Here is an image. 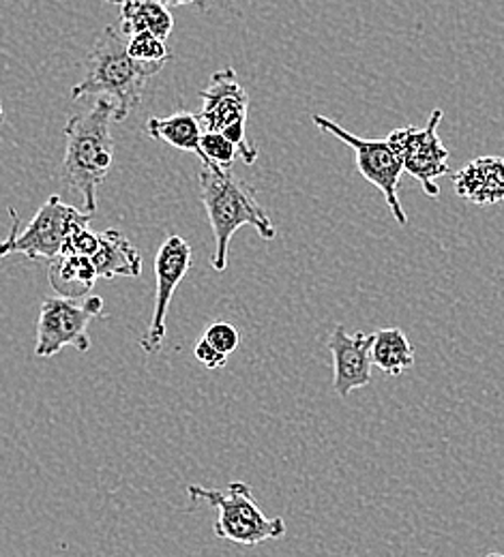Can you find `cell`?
Wrapping results in <instances>:
<instances>
[{
    "label": "cell",
    "mask_w": 504,
    "mask_h": 557,
    "mask_svg": "<svg viewBox=\"0 0 504 557\" xmlns=\"http://www.w3.org/2000/svg\"><path fill=\"white\" fill-rule=\"evenodd\" d=\"M116 121V103L97 97L90 110L72 116L65 125L63 183L82 196L84 210H97V189L108 178L114 157V138L110 125Z\"/></svg>",
    "instance_id": "6da1fadb"
},
{
    "label": "cell",
    "mask_w": 504,
    "mask_h": 557,
    "mask_svg": "<svg viewBox=\"0 0 504 557\" xmlns=\"http://www.w3.org/2000/svg\"><path fill=\"white\" fill-rule=\"evenodd\" d=\"M84 77L72 90L73 101L84 97H108L116 103V123L125 121L143 103V92L161 65H145L130 57L127 44L114 26H106L84 63Z\"/></svg>",
    "instance_id": "7a4b0ae2"
},
{
    "label": "cell",
    "mask_w": 504,
    "mask_h": 557,
    "mask_svg": "<svg viewBox=\"0 0 504 557\" xmlns=\"http://www.w3.org/2000/svg\"><path fill=\"white\" fill-rule=\"evenodd\" d=\"M200 196L216 238L213 269L223 273L228 269V247L232 236L243 227L251 225L265 240H273L278 230L258 202L256 191L238 181L232 170H223L211 163H202L200 170Z\"/></svg>",
    "instance_id": "3957f363"
},
{
    "label": "cell",
    "mask_w": 504,
    "mask_h": 557,
    "mask_svg": "<svg viewBox=\"0 0 504 557\" xmlns=\"http://www.w3.org/2000/svg\"><path fill=\"white\" fill-rule=\"evenodd\" d=\"M187 495L194 506L209 504L219 512L216 536L221 541L251 547L286 534L284 519L267 517L254 499L251 487L245 483H230L223 491L192 485L187 487Z\"/></svg>",
    "instance_id": "277c9868"
},
{
    "label": "cell",
    "mask_w": 504,
    "mask_h": 557,
    "mask_svg": "<svg viewBox=\"0 0 504 557\" xmlns=\"http://www.w3.org/2000/svg\"><path fill=\"white\" fill-rule=\"evenodd\" d=\"M11 230L9 236L0 243V258L7 256H26L28 260H54L61 256L63 245L77 223H90L93 214L65 205L61 196H50L46 205L37 210L30 223L17 232L20 216L9 209Z\"/></svg>",
    "instance_id": "5b68a950"
},
{
    "label": "cell",
    "mask_w": 504,
    "mask_h": 557,
    "mask_svg": "<svg viewBox=\"0 0 504 557\" xmlns=\"http://www.w3.org/2000/svg\"><path fill=\"white\" fill-rule=\"evenodd\" d=\"M202 110L198 112L205 132H217L232 139L241 159L251 165L258 159V148L247 138L249 95L236 77V71L225 67L217 71L211 84L200 92Z\"/></svg>",
    "instance_id": "8992f818"
},
{
    "label": "cell",
    "mask_w": 504,
    "mask_h": 557,
    "mask_svg": "<svg viewBox=\"0 0 504 557\" xmlns=\"http://www.w3.org/2000/svg\"><path fill=\"white\" fill-rule=\"evenodd\" d=\"M101 313L103 300L99 296H90L84 300L67 296L46 298L37 318L35 354L41 358H50L70 346L86 354L90 349L88 326Z\"/></svg>",
    "instance_id": "52a82bcc"
},
{
    "label": "cell",
    "mask_w": 504,
    "mask_h": 557,
    "mask_svg": "<svg viewBox=\"0 0 504 557\" xmlns=\"http://www.w3.org/2000/svg\"><path fill=\"white\" fill-rule=\"evenodd\" d=\"M314 125L320 132L342 139L344 144H348L355 150L360 176L384 196V202L391 210L393 219L399 225H406L408 214L402 207V198H399V176L404 172V163H402L399 154L395 152V148L389 144V139L359 138V136L342 129L337 123H333L331 119H327L322 114H314Z\"/></svg>",
    "instance_id": "ba28073f"
},
{
    "label": "cell",
    "mask_w": 504,
    "mask_h": 557,
    "mask_svg": "<svg viewBox=\"0 0 504 557\" xmlns=\"http://www.w3.org/2000/svg\"><path fill=\"white\" fill-rule=\"evenodd\" d=\"M444 112L435 108L430 114L426 127H402L389 134V144L395 148L404 163V172H408L415 181L421 183L428 198L438 200L440 185L438 178L451 174L448 170V148L438 136V125Z\"/></svg>",
    "instance_id": "9c48e42d"
},
{
    "label": "cell",
    "mask_w": 504,
    "mask_h": 557,
    "mask_svg": "<svg viewBox=\"0 0 504 557\" xmlns=\"http://www.w3.org/2000/svg\"><path fill=\"white\" fill-rule=\"evenodd\" d=\"M192 262H194L192 247L176 234L168 236L159 247V253L155 260V283H157L155 311L150 318V326L140 342V348L145 349L146 354H157L163 346L165 318H168L172 296L179 283L189 273Z\"/></svg>",
    "instance_id": "30bf717a"
},
{
    "label": "cell",
    "mask_w": 504,
    "mask_h": 557,
    "mask_svg": "<svg viewBox=\"0 0 504 557\" xmlns=\"http://www.w3.org/2000/svg\"><path fill=\"white\" fill-rule=\"evenodd\" d=\"M371 342L373 333H348L344 326H335L329 337L333 354V388L340 397H348L353 391L371 384Z\"/></svg>",
    "instance_id": "8fae6325"
},
{
    "label": "cell",
    "mask_w": 504,
    "mask_h": 557,
    "mask_svg": "<svg viewBox=\"0 0 504 557\" xmlns=\"http://www.w3.org/2000/svg\"><path fill=\"white\" fill-rule=\"evenodd\" d=\"M455 191L466 202L490 207L504 202V157H479L453 174Z\"/></svg>",
    "instance_id": "7c38bea8"
},
{
    "label": "cell",
    "mask_w": 504,
    "mask_h": 557,
    "mask_svg": "<svg viewBox=\"0 0 504 557\" xmlns=\"http://www.w3.org/2000/svg\"><path fill=\"white\" fill-rule=\"evenodd\" d=\"M97 277H140L143 256L119 230H106L99 234V247L90 256Z\"/></svg>",
    "instance_id": "4fadbf2b"
},
{
    "label": "cell",
    "mask_w": 504,
    "mask_h": 557,
    "mask_svg": "<svg viewBox=\"0 0 504 557\" xmlns=\"http://www.w3.org/2000/svg\"><path fill=\"white\" fill-rule=\"evenodd\" d=\"M48 278L50 285L59 292V296L67 298H86L97 281L95 264L88 256H73L61 253L48 262Z\"/></svg>",
    "instance_id": "5bb4252c"
},
{
    "label": "cell",
    "mask_w": 504,
    "mask_h": 557,
    "mask_svg": "<svg viewBox=\"0 0 504 557\" xmlns=\"http://www.w3.org/2000/svg\"><path fill=\"white\" fill-rule=\"evenodd\" d=\"M121 33L123 35H138V33H152L161 39L174 28V17L170 7L161 0H123L121 4Z\"/></svg>",
    "instance_id": "9a60e30c"
},
{
    "label": "cell",
    "mask_w": 504,
    "mask_h": 557,
    "mask_svg": "<svg viewBox=\"0 0 504 557\" xmlns=\"http://www.w3.org/2000/svg\"><path fill=\"white\" fill-rule=\"evenodd\" d=\"M146 134L157 141H163L176 150L196 152L200 154V139H202V125L198 114L179 112L168 119H148Z\"/></svg>",
    "instance_id": "2e32d148"
},
{
    "label": "cell",
    "mask_w": 504,
    "mask_h": 557,
    "mask_svg": "<svg viewBox=\"0 0 504 557\" xmlns=\"http://www.w3.org/2000/svg\"><path fill=\"white\" fill-rule=\"evenodd\" d=\"M371 362L382 373L402 375L415 364V348L408 342L406 333L399 329H382L373 333L371 342Z\"/></svg>",
    "instance_id": "e0dca14e"
},
{
    "label": "cell",
    "mask_w": 504,
    "mask_h": 557,
    "mask_svg": "<svg viewBox=\"0 0 504 557\" xmlns=\"http://www.w3.org/2000/svg\"><path fill=\"white\" fill-rule=\"evenodd\" d=\"M127 52L132 59L145 63V65H165L170 61V50L165 46V39L152 35V33H138L132 35L127 41Z\"/></svg>",
    "instance_id": "ac0fdd59"
},
{
    "label": "cell",
    "mask_w": 504,
    "mask_h": 557,
    "mask_svg": "<svg viewBox=\"0 0 504 557\" xmlns=\"http://www.w3.org/2000/svg\"><path fill=\"white\" fill-rule=\"evenodd\" d=\"M202 163H211L217 168H223V170H230L232 163L236 161L238 154V148L232 139L225 138L223 134H217V132H205L202 139H200V154Z\"/></svg>",
    "instance_id": "d6986e66"
},
{
    "label": "cell",
    "mask_w": 504,
    "mask_h": 557,
    "mask_svg": "<svg viewBox=\"0 0 504 557\" xmlns=\"http://www.w3.org/2000/svg\"><path fill=\"white\" fill-rule=\"evenodd\" d=\"M99 247V234H95L88 223H77L70 232L63 251L61 253H73V256H93Z\"/></svg>",
    "instance_id": "ffe728a7"
},
{
    "label": "cell",
    "mask_w": 504,
    "mask_h": 557,
    "mask_svg": "<svg viewBox=\"0 0 504 557\" xmlns=\"http://www.w3.org/2000/svg\"><path fill=\"white\" fill-rule=\"evenodd\" d=\"M211 346H216L221 354H225V356H230L232 351H236V348L241 346V333L232 326V324H228V322H216V324H211L207 331H205V335H202Z\"/></svg>",
    "instance_id": "44dd1931"
},
{
    "label": "cell",
    "mask_w": 504,
    "mask_h": 557,
    "mask_svg": "<svg viewBox=\"0 0 504 557\" xmlns=\"http://www.w3.org/2000/svg\"><path fill=\"white\" fill-rule=\"evenodd\" d=\"M194 354H196L198 362H200V364H205V367H207V369H211V371H216V369H223V367H225V362H228V356H225V354H221L216 346H211L205 337L196 344Z\"/></svg>",
    "instance_id": "7402d4cb"
},
{
    "label": "cell",
    "mask_w": 504,
    "mask_h": 557,
    "mask_svg": "<svg viewBox=\"0 0 504 557\" xmlns=\"http://www.w3.org/2000/svg\"><path fill=\"white\" fill-rule=\"evenodd\" d=\"M165 7H183V4H194L198 11L209 9V0H161Z\"/></svg>",
    "instance_id": "603a6c76"
},
{
    "label": "cell",
    "mask_w": 504,
    "mask_h": 557,
    "mask_svg": "<svg viewBox=\"0 0 504 557\" xmlns=\"http://www.w3.org/2000/svg\"><path fill=\"white\" fill-rule=\"evenodd\" d=\"M108 2H110V4H121L123 0H108Z\"/></svg>",
    "instance_id": "cb8c5ba5"
},
{
    "label": "cell",
    "mask_w": 504,
    "mask_h": 557,
    "mask_svg": "<svg viewBox=\"0 0 504 557\" xmlns=\"http://www.w3.org/2000/svg\"><path fill=\"white\" fill-rule=\"evenodd\" d=\"M4 121V114H2V106H0V123Z\"/></svg>",
    "instance_id": "d4e9b609"
}]
</instances>
